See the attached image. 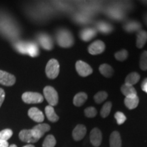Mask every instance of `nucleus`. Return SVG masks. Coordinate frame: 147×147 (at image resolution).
I'll return each mask as SVG.
<instances>
[{"instance_id": "39448f33", "label": "nucleus", "mask_w": 147, "mask_h": 147, "mask_svg": "<svg viewBox=\"0 0 147 147\" xmlns=\"http://www.w3.org/2000/svg\"><path fill=\"white\" fill-rule=\"evenodd\" d=\"M22 99L27 104H38L44 100L43 96L40 93L36 92H25L22 95Z\"/></svg>"}, {"instance_id": "a211bd4d", "label": "nucleus", "mask_w": 147, "mask_h": 147, "mask_svg": "<svg viewBox=\"0 0 147 147\" xmlns=\"http://www.w3.org/2000/svg\"><path fill=\"white\" fill-rule=\"evenodd\" d=\"M110 147H121V138L118 131H113L110 136Z\"/></svg>"}, {"instance_id": "7c9ffc66", "label": "nucleus", "mask_w": 147, "mask_h": 147, "mask_svg": "<svg viewBox=\"0 0 147 147\" xmlns=\"http://www.w3.org/2000/svg\"><path fill=\"white\" fill-rule=\"evenodd\" d=\"M140 67L142 70H147V51H145L141 54L140 59Z\"/></svg>"}, {"instance_id": "4be33fe9", "label": "nucleus", "mask_w": 147, "mask_h": 147, "mask_svg": "<svg viewBox=\"0 0 147 147\" xmlns=\"http://www.w3.org/2000/svg\"><path fill=\"white\" fill-rule=\"evenodd\" d=\"M99 70L103 76L106 77V78H110L113 76L114 74V69L113 67L106 63L101 65L99 67Z\"/></svg>"}, {"instance_id": "1a4fd4ad", "label": "nucleus", "mask_w": 147, "mask_h": 147, "mask_svg": "<svg viewBox=\"0 0 147 147\" xmlns=\"http://www.w3.org/2000/svg\"><path fill=\"white\" fill-rule=\"evenodd\" d=\"M16 82L14 75L6 71L0 70V83L5 86H12Z\"/></svg>"}, {"instance_id": "e433bc0d", "label": "nucleus", "mask_w": 147, "mask_h": 147, "mask_svg": "<svg viewBox=\"0 0 147 147\" xmlns=\"http://www.w3.org/2000/svg\"><path fill=\"white\" fill-rule=\"evenodd\" d=\"M141 88H142V91L146 92L147 93V78H145L142 82L141 84Z\"/></svg>"}, {"instance_id": "9b49d317", "label": "nucleus", "mask_w": 147, "mask_h": 147, "mask_svg": "<svg viewBox=\"0 0 147 147\" xmlns=\"http://www.w3.org/2000/svg\"><path fill=\"white\" fill-rule=\"evenodd\" d=\"M40 45L46 50L50 51L53 48V42L51 38L47 34H42L38 37Z\"/></svg>"}, {"instance_id": "393cba45", "label": "nucleus", "mask_w": 147, "mask_h": 147, "mask_svg": "<svg viewBox=\"0 0 147 147\" xmlns=\"http://www.w3.org/2000/svg\"><path fill=\"white\" fill-rule=\"evenodd\" d=\"M121 91L122 92V93L124 95H125V97L131 96V95H137V91L136 90L133 86L127 85V84H124L121 88Z\"/></svg>"}, {"instance_id": "4468645a", "label": "nucleus", "mask_w": 147, "mask_h": 147, "mask_svg": "<svg viewBox=\"0 0 147 147\" xmlns=\"http://www.w3.org/2000/svg\"><path fill=\"white\" fill-rule=\"evenodd\" d=\"M96 29L88 27V28L83 29L80 32V38L84 42H89L93 38H95L96 36Z\"/></svg>"}, {"instance_id": "412c9836", "label": "nucleus", "mask_w": 147, "mask_h": 147, "mask_svg": "<svg viewBox=\"0 0 147 147\" xmlns=\"http://www.w3.org/2000/svg\"><path fill=\"white\" fill-rule=\"evenodd\" d=\"M45 114L47 115V119L51 122H57L59 120L58 115L55 113L54 108L53 106H48L45 108Z\"/></svg>"}, {"instance_id": "ea45409f", "label": "nucleus", "mask_w": 147, "mask_h": 147, "mask_svg": "<svg viewBox=\"0 0 147 147\" xmlns=\"http://www.w3.org/2000/svg\"><path fill=\"white\" fill-rule=\"evenodd\" d=\"M9 147H17V146H16V145L15 144H11L10 146H9Z\"/></svg>"}, {"instance_id": "f704fd0d", "label": "nucleus", "mask_w": 147, "mask_h": 147, "mask_svg": "<svg viewBox=\"0 0 147 147\" xmlns=\"http://www.w3.org/2000/svg\"><path fill=\"white\" fill-rule=\"evenodd\" d=\"M75 19H76L78 22H79V23H85L89 21V18L85 16H84L83 17V15H82V14H80V15H78V14H77L76 16V18H75Z\"/></svg>"}, {"instance_id": "6e6552de", "label": "nucleus", "mask_w": 147, "mask_h": 147, "mask_svg": "<svg viewBox=\"0 0 147 147\" xmlns=\"http://www.w3.org/2000/svg\"><path fill=\"white\" fill-rule=\"evenodd\" d=\"M105 48V44L102 40H96L91 44L88 48V51L91 55H99L104 52Z\"/></svg>"}, {"instance_id": "423d86ee", "label": "nucleus", "mask_w": 147, "mask_h": 147, "mask_svg": "<svg viewBox=\"0 0 147 147\" xmlns=\"http://www.w3.org/2000/svg\"><path fill=\"white\" fill-rule=\"evenodd\" d=\"M19 138L21 141L27 143H34L38 142L39 138L36 136L32 129H23L19 133Z\"/></svg>"}, {"instance_id": "58836bf2", "label": "nucleus", "mask_w": 147, "mask_h": 147, "mask_svg": "<svg viewBox=\"0 0 147 147\" xmlns=\"http://www.w3.org/2000/svg\"><path fill=\"white\" fill-rule=\"evenodd\" d=\"M23 147H35V146L32 144H27V145H25V146H24Z\"/></svg>"}, {"instance_id": "aec40b11", "label": "nucleus", "mask_w": 147, "mask_h": 147, "mask_svg": "<svg viewBox=\"0 0 147 147\" xmlns=\"http://www.w3.org/2000/svg\"><path fill=\"white\" fill-rule=\"evenodd\" d=\"M87 94L84 93V92H80V93H77L74 97L73 103L75 106L77 107H80L83 105L87 100Z\"/></svg>"}, {"instance_id": "f8f14e48", "label": "nucleus", "mask_w": 147, "mask_h": 147, "mask_svg": "<svg viewBox=\"0 0 147 147\" xmlns=\"http://www.w3.org/2000/svg\"><path fill=\"white\" fill-rule=\"evenodd\" d=\"M87 133V128L83 125H78L74 129L72 137L76 141H80L85 136Z\"/></svg>"}, {"instance_id": "a878e982", "label": "nucleus", "mask_w": 147, "mask_h": 147, "mask_svg": "<svg viewBox=\"0 0 147 147\" xmlns=\"http://www.w3.org/2000/svg\"><path fill=\"white\" fill-rule=\"evenodd\" d=\"M13 132L10 129H5L0 131V142H8V140L12 136Z\"/></svg>"}, {"instance_id": "cd10ccee", "label": "nucleus", "mask_w": 147, "mask_h": 147, "mask_svg": "<svg viewBox=\"0 0 147 147\" xmlns=\"http://www.w3.org/2000/svg\"><path fill=\"white\" fill-rule=\"evenodd\" d=\"M56 139L53 135H49L46 137L42 147H55L56 145Z\"/></svg>"}, {"instance_id": "b1692460", "label": "nucleus", "mask_w": 147, "mask_h": 147, "mask_svg": "<svg viewBox=\"0 0 147 147\" xmlns=\"http://www.w3.org/2000/svg\"><path fill=\"white\" fill-rule=\"evenodd\" d=\"M140 78V76L139 75V74L137 72L130 73L127 76L125 80V84H127V85L133 86L134 84H136L139 81Z\"/></svg>"}, {"instance_id": "5701e85b", "label": "nucleus", "mask_w": 147, "mask_h": 147, "mask_svg": "<svg viewBox=\"0 0 147 147\" xmlns=\"http://www.w3.org/2000/svg\"><path fill=\"white\" fill-rule=\"evenodd\" d=\"M124 29L127 32H139L141 29V25L136 21H129L124 25Z\"/></svg>"}, {"instance_id": "a19ab883", "label": "nucleus", "mask_w": 147, "mask_h": 147, "mask_svg": "<svg viewBox=\"0 0 147 147\" xmlns=\"http://www.w3.org/2000/svg\"><path fill=\"white\" fill-rule=\"evenodd\" d=\"M146 23H147V16H146Z\"/></svg>"}, {"instance_id": "f257e3e1", "label": "nucleus", "mask_w": 147, "mask_h": 147, "mask_svg": "<svg viewBox=\"0 0 147 147\" xmlns=\"http://www.w3.org/2000/svg\"><path fill=\"white\" fill-rule=\"evenodd\" d=\"M57 42L61 47L69 48L74 45V37L67 29H60L57 33Z\"/></svg>"}, {"instance_id": "c756f323", "label": "nucleus", "mask_w": 147, "mask_h": 147, "mask_svg": "<svg viewBox=\"0 0 147 147\" xmlns=\"http://www.w3.org/2000/svg\"><path fill=\"white\" fill-rule=\"evenodd\" d=\"M108 97V93L105 91H100L94 95V100L97 104H101L106 100Z\"/></svg>"}, {"instance_id": "c9c22d12", "label": "nucleus", "mask_w": 147, "mask_h": 147, "mask_svg": "<svg viewBox=\"0 0 147 147\" xmlns=\"http://www.w3.org/2000/svg\"><path fill=\"white\" fill-rule=\"evenodd\" d=\"M5 99V92L2 89L0 88V107L2 105Z\"/></svg>"}, {"instance_id": "7ed1b4c3", "label": "nucleus", "mask_w": 147, "mask_h": 147, "mask_svg": "<svg viewBox=\"0 0 147 147\" xmlns=\"http://www.w3.org/2000/svg\"><path fill=\"white\" fill-rule=\"evenodd\" d=\"M59 73V63L58 61L52 59L48 62L46 67V74L49 78L55 79L57 78Z\"/></svg>"}, {"instance_id": "bb28decb", "label": "nucleus", "mask_w": 147, "mask_h": 147, "mask_svg": "<svg viewBox=\"0 0 147 147\" xmlns=\"http://www.w3.org/2000/svg\"><path fill=\"white\" fill-rule=\"evenodd\" d=\"M108 15L115 20H120L123 18V14L121 12V10L117 9H109L108 11Z\"/></svg>"}, {"instance_id": "9d476101", "label": "nucleus", "mask_w": 147, "mask_h": 147, "mask_svg": "<svg viewBox=\"0 0 147 147\" xmlns=\"http://www.w3.org/2000/svg\"><path fill=\"white\" fill-rule=\"evenodd\" d=\"M90 140L91 144L95 147L100 146L102 140V132L98 128H94L90 133Z\"/></svg>"}, {"instance_id": "0eeeda50", "label": "nucleus", "mask_w": 147, "mask_h": 147, "mask_svg": "<svg viewBox=\"0 0 147 147\" xmlns=\"http://www.w3.org/2000/svg\"><path fill=\"white\" fill-rule=\"evenodd\" d=\"M76 69L78 74L82 77L89 76L93 72V69L91 66L82 61H78L76 62Z\"/></svg>"}, {"instance_id": "20e7f679", "label": "nucleus", "mask_w": 147, "mask_h": 147, "mask_svg": "<svg viewBox=\"0 0 147 147\" xmlns=\"http://www.w3.org/2000/svg\"><path fill=\"white\" fill-rule=\"evenodd\" d=\"M44 95L46 100L49 104V106H56L58 103V93L54 88L51 86H47L44 89Z\"/></svg>"}, {"instance_id": "4c0bfd02", "label": "nucleus", "mask_w": 147, "mask_h": 147, "mask_svg": "<svg viewBox=\"0 0 147 147\" xmlns=\"http://www.w3.org/2000/svg\"><path fill=\"white\" fill-rule=\"evenodd\" d=\"M0 147H9V144L8 142H0Z\"/></svg>"}, {"instance_id": "f3484780", "label": "nucleus", "mask_w": 147, "mask_h": 147, "mask_svg": "<svg viewBox=\"0 0 147 147\" xmlns=\"http://www.w3.org/2000/svg\"><path fill=\"white\" fill-rule=\"evenodd\" d=\"M96 28L99 32L104 34H108L113 32V27L104 21H100L96 24Z\"/></svg>"}, {"instance_id": "2eb2a0df", "label": "nucleus", "mask_w": 147, "mask_h": 147, "mask_svg": "<svg viewBox=\"0 0 147 147\" xmlns=\"http://www.w3.org/2000/svg\"><path fill=\"white\" fill-rule=\"evenodd\" d=\"M51 127L48 124L46 123L38 124L32 129V130L36 135V136L39 139L41 138L44 136V134H45L46 132L49 131Z\"/></svg>"}, {"instance_id": "6ab92c4d", "label": "nucleus", "mask_w": 147, "mask_h": 147, "mask_svg": "<svg viewBox=\"0 0 147 147\" xmlns=\"http://www.w3.org/2000/svg\"><path fill=\"white\" fill-rule=\"evenodd\" d=\"M147 42V32L144 30H140L138 32L136 46L138 49H142Z\"/></svg>"}, {"instance_id": "2f4dec72", "label": "nucleus", "mask_w": 147, "mask_h": 147, "mask_svg": "<svg viewBox=\"0 0 147 147\" xmlns=\"http://www.w3.org/2000/svg\"><path fill=\"white\" fill-rule=\"evenodd\" d=\"M116 59H117L119 61H123L127 58L128 52L126 50H121L119 52L116 53L115 55Z\"/></svg>"}, {"instance_id": "dca6fc26", "label": "nucleus", "mask_w": 147, "mask_h": 147, "mask_svg": "<svg viewBox=\"0 0 147 147\" xmlns=\"http://www.w3.org/2000/svg\"><path fill=\"white\" fill-rule=\"evenodd\" d=\"M125 105L129 109L132 110L136 108L139 104V98L137 95H131V96L125 97L124 100Z\"/></svg>"}, {"instance_id": "ddd939ff", "label": "nucleus", "mask_w": 147, "mask_h": 147, "mask_svg": "<svg viewBox=\"0 0 147 147\" xmlns=\"http://www.w3.org/2000/svg\"><path fill=\"white\" fill-rule=\"evenodd\" d=\"M28 115L33 121L38 123H42L45 120V116L41 110L37 108H32L29 110Z\"/></svg>"}, {"instance_id": "f03ea898", "label": "nucleus", "mask_w": 147, "mask_h": 147, "mask_svg": "<svg viewBox=\"0 0 147 147\" xmlns=\"http://www.w3.org/2000/svg\"><path fill=\"white\" fill-rule=\"evenodd\" d=\"M17 49L21 53H27L31 57L38 56L39 50L35 43H20L17 45Z\"/></svg>"}, {"instance_id": "c85d7f7f", "label": "nucleus", "mask_w": 147, "mask_h": 147, "mask_svg": "<svg viewBox=\"0 0 147 147\" xmlns=\"http://www.w3.org/2000/svg\"><path fill=\"white\" fill-rule=\"evenodd\" d=\"M111 108H112V103L110 102H108L105 103L103 107L102 108L100 111V115L103 118H106L107 117L111 111Z\"/></svg>"}, {"instance_id": "72a5a7b5", "label": "nucleus", "mask_w": 147, "mask_h": 147, "mask_svg": "<svg viewBox=\"0 0 147 147\" xmlns=\"http://www.w3.org/2000/svg\"><path fill=\"white\" fill-rule=\"evenodd\" d=\"M97 110L94 107H88L84 110V115L88 118H93L97 115Z\"/></svg>"}, {"instance_id": "473e14b6", "label": "nucleus", "mask_w": 147, "mask_h": 147, "mask_svg": "<svg viewBox=\"0 0 147 147\" xmlns=\"http://www.w3.org/2000/svg\"><path fill=\"white\" fill-rule=\"evenodd\" d=\"M115 118L117 120V122L118 125H122L125 123V121H126L127 117L123 113H121V112H117L115 114Z\"/></svg>"}]
</instances>
